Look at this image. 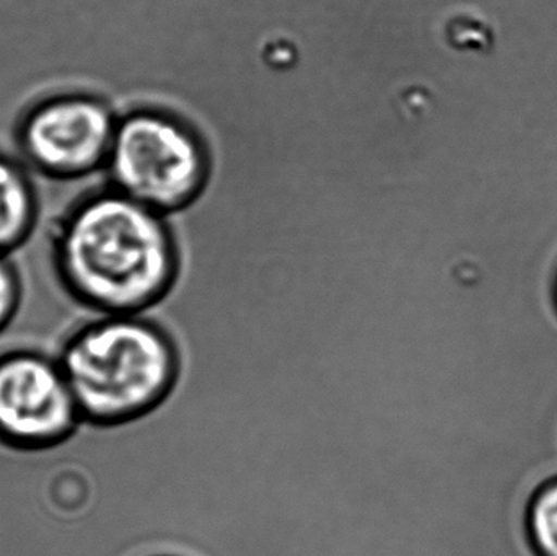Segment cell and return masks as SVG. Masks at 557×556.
I'll return each mask as SVG.
<instances>
[{
  "label": "cell",
  "mask_w": 557,
  "mask_h": 556,
  "mask_svg": "<svg viewBox=\"0 0 557 556\" xmlns=\"http://www.w3.org/2000/svg\"><path fill=\"white\" fill-rule=\"evenodd\" d=\"M38 176L16 152L0 147V254L22 250L41 224Z\"/></svg>",
  "instance_id": "6"
},
{
  "label": "cell",
  "mask_w": 557,
  "mask_h": 556,
  "mask_svg": "<svg viewBox=\"0 0 557 556\" xmlns=\"http://www.w3.org/2000/svg\"><path fill=\"white\" fill-rule=\"evenodd\" d=\"M527 534L539 556H557V477L543 483L527 508Z\"/></svg>",
  "instance_id": "7"
},
{
  "label": "cell",
  "mask_w": 557,
  "mask_h": 556,
  "mask_svg": "<svg viewBox=\"0 0 557 556\" xmlns=\"http://www.w3.org/2000/svg\"><path fill=\"white\" fill-rule=\"evenodd\" d=\"M555 302H556V307H557V286H556V294H555Z\"/></svg>",
  "instance_id": "9"
},
{
  "label": "cell",
  "mask_w": 557,
  "mask_h": 556,
  "mask_svg": "<svg viewBox=\"0 0 557 556\" xmlns=\"http://www.w3.org/2000/svg\"><path fill=\"white\" fill-rule=\"evenodd\" d=\"M156 556H173V555H156Z\"/></svg>",
  "instance_id": "10"
},
{
  "label": "cell",
  "mask_w": 557,
  "mask_h": 556,
  "mask_svg": "<svg viewBox=\"0 0 557 556\" xmlns=\"http://www.w3.org/2000/svg\"><path fill=\"white\" fill-rule=\"evenodd\" d=\"M48 254L59 289L91 316H146L176 276L175 242L162 212L108 183L55 215Z\"/></svg>",
  "instance_id": "1"
},
{
  "label": "cell",
  "mask_w": 557,
  "mask_h": 556,
  "mask_svg": "<svg viewBox=\"0 0 557 556\" xmlns=\"http://www.w3.org/2000/svg\"><path fill=\"white\" fill-rule=\"evenodd\" d=\"M25 299V280L12 255L0 254V335L15 322Z\"/></svg>",
  "instance_id": "8"
},
{
  "label": "cell",
  "mask_w": 557,
  "mask_h": 556,
  "mask_svg": "<svg viewBox=\"0 0 557 556\" xmlns=\"http://www.w3.org/2000/svg\"><path fill=\"white\" fill-rule=\"evenodd\" d=\"M82 421L58 359L32 349L0 355V443L45 453L71 440Z\"/></svg>",
  "instance_id": "5"
},
{
  "label": "cell",
  "mask_w": 557,
  "mask_h": 556,
  "mask_svg": "<svg viewBox=\"0 0 557 556\" xmlns=\"http://www.w3.org/2000/svg\"><path fill=\"white\" fill-rule=\"evenodd\" d=\"M82 421L111 430L162 407L178 384V346L146 316H94L62 345L58 358Z\"/></svg>",
  "instance_id": "2"
},
{
  "label": "cell",
  "mask_w": 557,
  "mask_h": 556,
  "mask_svg": "<svg viewBox=\"0 0 557 556\" xmlns=\"http://www.w3.org/2000/svg\"><path fill=\"white\" fill-rule=\"evenodd\" d=\"M103 173L111 188L163 214L198 198L208 180V150L173 114L134 108L120 114Z\"/></svg>",
  "instance_id": "3"
},
{
  "label": "cell",
  "mask_w": 557,
  "mask_h": 556,
  "mask_svg": "<svg viewBox=\"0 0 557 556\" xmlns=\"http://www.w3.org/2000/svg\"><path fill=\"white\" fill-rule=\"evenodd\" d=\"M117 120L120 113L98 91L54 88L20 110L13 146L39 178L78 182L103 173Z\"/></svg>",
  "instance_id": "4"
}]
</instances>
